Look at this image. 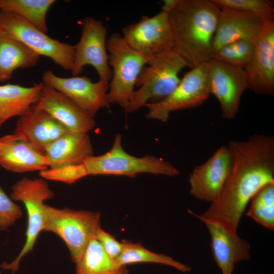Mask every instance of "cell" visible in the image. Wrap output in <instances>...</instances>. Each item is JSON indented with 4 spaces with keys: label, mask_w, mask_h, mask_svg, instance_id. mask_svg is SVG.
I'll use <instances>...</instances> for the list:
<instances>
[{
    "label": "cell",
    "mask_w": 274,
    "mask_h": 274,
    "mask_svg": "<svg viewBox=\"0 0 274 274\" xmlns=\"http://www.w3.org/2000/svg\"><path fill=\"white\" fill-rule=\"evenodd\" d=\"M228 147L233 163L220 195L203 214L190 213L237 232L248 203L262 187L274 182V136L255 134L244 141H231Z\"/></svg>",
    "instance_id": "1"
},
{
    "label": "cell",
    "mask_w": 274,
    "mask_h": 274,
    "mask_svg": "<svg viewBox=\"0 0 274 274\" xmlns=\"http://www.w3.org/2000/svg\"><path fill=\"white\" fill-rule=\"evenodd\" d=\"M220 9L211 0H178L168 14L174 50L191 68L212 59Z\"/></svg>",
    "instance_id": "2"
},
{
    "label": "cell",
    "mask_w": 274,
    "mask_h": 274,
    "mask_svg": "<svg viewBox=\"0 0 274 274\" xmlns=\"http://www.w3.org/2000/svg\"><path fill=\"white\" fill-rule=\"evenodd\" d=\"M189 64L174 49L149 57L137 79L127 111L132 113L148 103L159 101L170 94L180 81L179 74Z\"/></svg>",
    "instance_id": "3"
},
{
    "label": "cell",
    "mask_w": 274,
    "mask_h": 274,
    "mask_svg": "<svg viewBox=\"0 0 274 274\" xmlns=\"http://www.w3.org/2000/svg\"><path fill=\"white\" fill-rule=\"evenodd\" d=\"M100 217L99 212L58 209L46 204L43 231L60 237L67 248L72 261L76 264L100 227Z\"/></svg>",
    "instance_id": "4"
},
{
    "label": "cell",
    "mask_w": 274,
    "mask_h": 274,
    "mask_svg": "<svg viewBox=\"0 0 274 274\" xmlns=\"http://www.w3.org/2000/svg\"><path fill=\"white\" fill-rule=\"evenodd\" d=\"M109 64L112 71L109 82V104H117L126 111L134 93L137 79L149 57L130 47L121 34L112 33L107 40Z\"/></svg>",
    "instance_id": "5"
},
{
    "label": "cell",
    "mask_w": 274,
    "mask_h": 274,
    "mask_svg": "<svg viewBox=\"0 0 274 274\" xmlns=\"http://www.w3.org/2000/svg\"><path fill=\"white\" fill-rule=\"evenodd\" d=\"M87 175H117L133 178L149 173L177 176L180 172L170 162L154 156L136 157L128 154L122 146V136L117 134L111 149L106 153L91 156L83 163Z\"/></svg>",
    "instance_id": "6"
},
{
    "label": "cell",
    "mask_w": 274,
    "mask_h": 274,
    "mask_svg": "<svg viewBox=\"0 0 274 274\" xmlns=\"http://www.w3.org/2000/svg\"><path fill=\"white\" fill-rule=\"evenodd\" d=\"M54 195L48 183L42 178L24 177L12 186L10 198L24 204L27 215V224L25 242L21 250L12 262L1 264L3 269L11 270L14 273L18 270L23 257L32 251L36 240L43 229L46 204L44 202Z\"/></svg>",
    "instance_id": "7"
},
{
    "label": "cell",
    "mask_w": 274,
    "mask_h": 274,
    "mask_svg": "<svg viewBox=\"0 0 274 274\" xmlns=\"http://www.w3.org/2000/svg\"><path fill=\"white\" fill-rule=\"evenodd\" d=\"M209 71L210 62L192 68L168 96L144 106L148 109L146 117L164 123L173 112L202 105L211 94Z\"/></svg>",
    "instance_id": "8"
},
{
    "label": "cell",
    "mask_w": 274,
    "mask_h": 274,
    "mask_svg": "<svg viewBox=\"0 0 274 274\" xmlns=\"http://www.w3.org/2000/svg\"><path fill=\"white\" fill-rule=\"evenodd\" d=\"M0 28L25 44L39 56L51 59L65 70L71 71L75 46L49 37L18 15L0 10Z\"/></svg>",
    "instance_id": "9"
},
{
    "label": "cell",
    "mask_w": 274,
    "mask_h": 274,
    "mask_svg": "<svg viewBox=\"0 0 274 274\" xmlns=\"http://www.w3.org/2000/svg\"><path fill=\"white\" fill-rule=\"evenodd\" d=\"M107 29L101 21L87 16L82 22L80 39L75 46V58L71 73L78 76L86 65L92 66L100 80L109 82L112 71L107 49Z\"/></svg>",
    "instance_id": "10"
},
{
    "label": "cell",
    "mask_w": 274,
    "mask_h": 274,
    "mask_svg": "<svg viewBox=\"0 0 274 274\" xmlns=\"http://www.w3.org/2000/svg\"><path fill=\"white\" fill-rule=\"evenodd\" d=\"M123 39L136 52L151 57L173 49L174 40L168 14L160 12L124 27Z\"/></svg>",
    "instance_id": "11"
},
{
    "label": "cell",
    "mask_w": 274,
    "mask_h": 274,
    "mask_svg": "<svg viewBox=\"0 0 274 274\" xmlns=\"http://www.w3.org/2000/svg\"><path fill=\"white\" fill-rule=\"evenodd\" d=\"M42 79L44 84L68 97L93 118L101 108L109 106V82L99 80L93 82L86 76L62 78L50 70L43 73Z\"/></svg>",
    "instance_id": "12"
},
{
    "label": "cell",
    "mask_w": 274,
    "mask_h": 274,
    "mask_svg": "<svg viewBox=\"0 0 274 274\" xmlns=\"http://www.w3.org/2000/svg\"><path fill=\"white\" fill-rule=\"evenodd\" d=\"M233 163V156L229 147H219L206 162L196 166L190 174V194L197 199L211 203L215 201L228 178Z\"/></svg>",
    "instance_id": "13"
},
{
    "label": "cell",
    "mask_w": 274,
    "mask_h": 274,
    "mask_svg": "<svg viewBox=\"0 0 274 274\" xmlns=\"http://www.w3.org/2000/svg\"><path fill=\"white\" fill-rule=\"evenodd\" d=\"M209 84L211 94L220 104L222 117L228 120L234 118L242 95L248 89L245 69L212 59L210 61Z\"/></svg>",
    "instance_id": "14"
},
{
    "label": "cell",
    "mask_w": 274,
    "mask_h": 274,
    "mask_svg": "<svg viewBox=\"0 0 274 274\" xmlns=\"http://www.w3.org/2000/svg\"><path fill=\"white\" fill-rule=\"evenodd\" d=\"M248 89L262 95H274V22H266L254 43L252 57L244 68Z\"/></svg>",
    "instance_id": "15"
},
{
    "label": "cell",
    "mask_w": 274,
    "mask_h": 274,
    "mask_svg": "<svg viewBox=\"0 0 274 274\" xmlns=\"http://www.w3.org/2000/svg\"><path fill=\"white\" fill-rule=\"evenodd\" d=\"M70 131L65 125L35 103L19 117L12 135L45 153V148L49 144Z\"/></svg>",
    "instance_id": "16"
},
{
    "label": "cell",
    "mask_w": 274,
    "mask_h": 274,
    "mask_svg": "<svg viewBox=\"0 0 274 274\" xmlns=\"http://www.w3.org/2000/svg\"><path fill=\"white\" fill-rule=\"evenodd\" d=\"M207 226L211 236L213 256L222 274H232L235 265L250 258V245L219 222L197 217Z\"/></svg>",
    "instance_id": "17"
},
{
    "label": "cell",
    "mask_w": 274,
    "mask_h": 274,
    "mask_svg": "<svg viewBox=\"0 0 274 274\" xmlns=\"http://www.w3.org/2000/svg\"><path fill=\"white\" fill-rule=\"evenodd\" d=\"M265 22L250 14L220 9L212 42L213 54L222 47L238 40L254 43Z\"/></svg>",
    "instance_id": "18"
},
{
    "label": "cell",
    "mask_w": 274,
    "mask_h": 274,
    "mask_svg": "<svg viewBox=\"0 0 274 274\" xmlns=\"http://www.w3.org/2000/svg\"><path fill=\"white\" fill-rule=\"evenodd\" d=\"M36 104L71 131L88 133L95 126L93 117L85 113L68 97L45 84L42 95Z\"/></svg>",
    "instance_id": "19"
},
{
    "label": "cell",
    "mask_w": 274,
    "mask_h": 274,
    "mask_svg": "<svg viewBox=\"0 0 274 274\" xmlns=\"http://www.w3.org/2000/svg\"><path fill=\"white\" fill-rule=\"evenodd\" d=\"M0 166L17 173L42 171L48 168L45 153L12 134L0 138Z\"/></svg>",
    "instance_id": "20"
},
{
    "label": "cell",
    "mask_w": 274,
    "mask_h": 274,
    "mask_svg": "<svg viewBox=\"0 0 274 274\" xmlns=\"http://www.w3.org/2000/svg\"><path fill=\"white\" fill-rule=\"evenodd\" d=\"M48 168H56L82 164L93 156L88 133L70 131L49 144L45 150Z\"/></svg>",
    "instance_id": "21"
},
{
    "label": "cell",
    "mask_w": 274,
    "mask_h": 274,
    "mask_svg": "<svg viewBox=\"0 0 274 274\" xmlns=\"http://www.w3.org/2000/svg\"><path fill=\"white\" fill-rule=\"evenodd\" d=\"M39 58L38 54L0 28V82L10 79L17 68L35 66Z\"/></svg>",
    "instance_id": "22"
},
{
    "label": "cell",
    "mask_w": 274,
    "mask_h": 274,
    "mask_svg": "<svg viewBox=\"0 0 274 274\" xmlns=\"http://www.w3.org/2000/svg\"><path fill=\"white\" fill-rule=\"evenodd\" d=\"M44 85L43 82L32 87L10 83L0 85V128L9 119L23 115L37 102Z\"/></svg>",
    "instance_id": "23"
},
{
    "label": "cell",
    "mask_w": 274,
    "mask_h": 274,
    "mask_svg": "<svg viewBox=\"0 0 274 274\" xmlns=\"http://www.w3.org/2000/svg\"><path fill=\"white\" fill-rule=\"evenodd\" d=\"M76 264L75 274H129L126 266L119 265L104 251L93 237Z\"/></svg>",
    "instance_id": "24"
},
{
    "label": "cell",
    "mask_w": 274,
    "mask_h": 274,
    "mask_svg": "<svg viewBox=\"0 0 274 274\" xmlns=\"http://www.w3.org/2000/svg\"><path fill=\"white\" fill-rule=\"evenodd\" d=\"M123 249L120 256L116 259L121 265L139 263H153L171 266L182 272L191 270L189 265L176 261L172 257L163 254L152 252L142 246L140 243H133L123 239L122 241Z\"/></svg>",
    "instance_id": "25"
},
{
    "label": "cell",
    "mask_w": 274,
    "mask_h": 274,
    "mask_svg": "<svg viewBox=\"0 0 274 274\" xmlns=\"http://www.w3.org/2000/svg\"><path fill=\"white\" fill-rule=\"evenodd\" d=\"M54 0H0V10L13 12L46 33V15Z\"/></svg>",
    "instance_id": "26"
},
{
    "label": "cell",
    "mask_w": 274,
    "mask_h": 274,
    "mask_svg": "<svg viewBox=\"0 0 274 274\" xmlns=\"http://www.w3.org/2000/svg\"><path fill=\"white\" fill-rule=\"evenodd\" d=\"M246 215L264 227L273 230L274 182L264 185L254 195Z\"/></svg>",
    "instance_id": "27"
},
{
    "label": "cell",
    "mask_w": 274,
    "mask_h": 274,
    "mask_svg": "<svg viewBox=\"0 0 274 274\" xmlns=\"http://www.w3.org/2000/svg\"><path fill=\"white\" fill-rule=\"evenodd\" d=\"M220 9H229L255 16L264 22L273 20L274 7L267 0H211Z\"/></svg>",
    "instance_id": "28"
},
{
    "label": "cell",
    "mask_w": 274,
    "mask_h": 274,
    "mask_svg": "<svg viewBox=\"0 0 274 274\" xmlns=\"http://www.w3.org/2000/svg\"><path fill=\"white\" fill-rule=\"evenodd\" d=\"M253 51V42L244 40H238L217 50L213 53L212 59L245 68L252 57Z\"/></svg>",
    "instance_id": "29"
},
{
    "label": "cell",
    "mask_w": 274,
    "mask_h": 274,
    "mask_svg": "<svg viewBox=\"0 0 274 274\" xmlns=\"http://www.w3.org/2000/svg\"><path fill=\"white\" fill-rule=\"evenodd\" d=\"M41 178L71 184L79 179L88 176L83 163L59 168H50L40 172Z\"/></svg>",
    "instance_id": "30"
},
{
    "label": "cell",
    "mask_w": 274,
    "mask_h": 274,
    "mask_svg": "<svg viewBox=\"0 0 274 274\" xmlns=\"http://www.w3.org/2000/svg\"><path fill=\"white\" fill-rule=\"evenodd\" d=\"M22 215L21 208L13 202L0 186V230L7 229Z\"/></svg>",
    "instance_id": "31"
},
{
    "label": "cell",
    "mask_w": 274,
    "mask_h": 274,
    "mask_svg": "<svg viewBox=\"0 0 274 274\" xmlns=\"http://www.w3.org/2000/svg\"><path fill=\"white\" fill-rule=\"evenodd\" d=\"M94 237L110 258L116 260L122 253L123 249L122 242L118 241L113 235L106 231L100 227L96 230Z\"/></svg>",
    "instance_id": "32"
},
{
    "label": "cell",
    "mask_w": 274,
    "mask_h": 274,
    "mask_svg": "<svg viewBox=\"0 0 274 274\" xmlns=\"http://www.w3.org/2000/svg\"><path fill=\"white\" fill-rule=\"evenodd\" d=\"M178 0H164L161 7V11L168 14L174 8Z\"/></svg>",
    "instance_id": "33"
},
{
    "label": "cell",
    "mask_w": 274,
    "mask_h": 274,
    "mask_svg": "<svg viewBox=\"0 0 274 274\" xmlns=\"http://www.w3.org/2000/svg\"><path fill=\"white\" fill-rule=\"evenodd\" d=\"M1 274V273H0Z\"/></svg>",
    "instance_id": "34"
}]
</instances>
